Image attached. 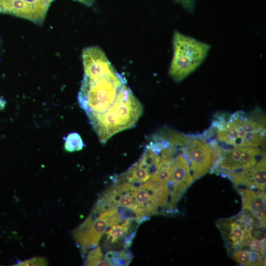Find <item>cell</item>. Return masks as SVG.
<instances>
[{
	"label": "cell",
	"mask_w": 266,
	"mask_h": 266,
	"mask_svg": "<svg viewBox=\"0 0 266 266\" xmlns=\"http://www.w3.org/2000/svg\"><path fill=\"white\" fill-rule=\"evenodd\" d=\"M150 177L149 171L137 162L117 177L116 183L128 182L138 185L148 181Z\"/></svg>",
	"instance_id": "2e32d148"
},
{
	"label": "cell",
	"mask_w": 266,
	"mask_h": 266,
	"mask_svg": "<svg viewBox=\"0 0 266 266\" xmlns=\"http://www.w3.org/2000/svg\"><path fill=\"white\" fill-rule=\"evenodd\" d=\"M174 158L168 159L161 158V160L158 165L156 170L152 174L150 179L160 183L167 185L171 176Z\"/></svg>",
	"instance_id": "ac0fdd59"
},
{
	"label": "cell",
	"mask_w": 266,
	"mask_h": 266,
	"mask_svg": "<svg viewBox=\"0 0 266 266\" xmlns=\"http://www.w3.org/2000/svg\"><path fill=\"white\" fill-rule=\"evenodd\" d=\"M126 82L116 69L93 77H83L77 99L89 119L105 112L114 103Z\"/></svg>",
	"instance_id": "3957f363"
},
{
	"label": "cell",
	"mask_w": 266,
	"mask_h": 266,
	"mask_svg": "<svg viewBox=\"0 0 266 266\" xmlns=\"http://www.w3.org/2000/svg\"><path fill=\"white\" fill-rule=\"evenodd\" d=\"M161 156L146 147L144 152L137 162L146 168L152 174L156 170L157 167L161 160Z\"/></svg>",
	"instance_id": "ffe728a7"
},
{
	"label": "cell",
	"mask_w": 266,
	"mask_h": 266,
	"mask_svg": "<svg viewBox=\"0 0 266 266\" xmlns=\"http://www.w3.org/2000/svg\"><path fill=\"white\" fill-rule=\"evenodd\" d=\"M85 144L79 133H71L65 137L64 148L66 151L73 152L82 149Z\"/></svg>",
	"instance_id": "44dd1931"
},
{
	"label": "cell",
	"mask_w": 266,
	"mask_h": 266,
	"mask_svg": "<svg viewBox=\"0 0 266 266\" xmlns=\"http://www.w3.org/2000/svg\"><path fill=\"white\" fill-rule=\"evenodd\" d=\"M242 208L254 215L261 222L266 224V194L264 190L248 188L239 189Z\"/></svg>",
	"instance_id": "9a60e30c"
},
{
	"label": "cell",
	"mask_w": 266,
	"mask_h": 266,
	"mask_svg": "<svg viewBox=\"0 0 266 266\" xmlns=\"http://www.w3.org/2000/svg\"><path fill=\"white\" fill-rule=\"evenodd\" d=\"M103 258L110 266H124L130 264L133 255L128 248L119 250H111L105 254Z\"/></svg>",
	"instance_id": "d6986e66"
},
{
	"label": "cell",
	"mask_w": 266,
	"mask_h": 266,
	"mask_svg": "<svg viewBox=\"0 0 266 266\" xmlns=\"http://www.w3.org/2000/svg\"><path fill=\"white\" fill-rule=\"evenodd\" d=\"M232 259L243 266H260L263 263L264 255L248 249H240L231 254Z\"/></svg>",
	"instance_id": "e0dca14e"
},
{
	"label": "cell",
	"mask_w": 266,
	"mask_h": 266,
	"mask_svg": "<svg viewBox=\"0 0 266 266\" xmlns=\"http://www.w3.org/2000/svg\"><path fill=\"white\" fill-rule=\"evenodd\" d=\"M86 264L88 266H110L104 260L101 249L98 246L89 252Z\"/></svg>",
	"instance_id": "7402d4cb"
},
{
	"label": "cell",
	"mask_w": 266,
	"mask_h": 266,
	"mask_svg": "<svg viewBox=\"0 0 266 266\" xmlns=\"http://www.w3.org/2000/svg\"><path fill=\"white\" fill-rule=\"evenodd\" d=\"M142 222L137 219H128L120 224L114 225L104 233V249H127L131 245L137 228Z\"/></svg>",
	"instance_id": "5bb4252c"
},
{
	"label": "cell",
	"mask_w": 266,
	"mask_h": 266,
	"mask_svg": "<svg viewBox=\"0 0 266 266\" xmlns=\"http://www.w3.org/2000/svg\"><path fill=\"white\" fill-rule=\"evenodd\" d=\"M122 222L121 212L117 208L99 213L93 212L75 232V239L80 245L94 247L108 228Z\"/></svg>",
	"instance_id": "52a82bcc"
},
{
	"label": "cell",
	"mask_w": 266,
	"mask_h": 266,
	"mask_svg": "<svg viewBox=\"0 0 266 266\" xmlns=\"http://www.w3.org/2000/svg\"><path fill=\"white\" fill-rule=\"evenodd\" d=\"M54 0H0V13L12 15L41 24Z\"/></svg>",
	"instance_id": "8fae6325"
},
{
	"label": "cell",
	"mask_w": 266,
	"mask_h": 266,
	"mask_svg": "<svg viewBox=\"0 0 266 266\" xmlns=\"http://www.w3.org/2000/svg\"><path fill=\"white\" fill-rule=\"evenodd\" d=\"M219 174L229 178L236 186L264 190L266 186V156L248 168L235 171H221Z\"/></svg>",
	"instance_id": "4fadbf2b"
},
{
	"label": "cell",
	"mask_w": 266,
	"mask_h": 266,
	"mask_svg": "<svg viewBox=\"0 0 266 266\" xmlns=\"http://www.w3.org/2000/svg\"><path fill=\"white\" fill-rule=\"evenodd\" d=\"M87 5H91L93 4L94 0H76Z\"/></svg>",
	"instance_id": "cb8c5ba5"
},
{
	"label": "cell",
	"mask_w": 266,
	"mask_h": 266,
	"mask_svg": "<svg viewBox=\"0 0 266 266\" xmlns=\"http://www.w3.org/2000/svg\"><path fill=\"white\" fill-rule=\"evenodd\" d=\"M184 153L179 154L173 160L171 176L167 184L169 190L167 213L173 212L177 202L194 181Z\"/></svg>",
	"instance_id": "7c38bea8"
},
{
	"label": "cell",
	"mask_w": 266,
	"mask_h": 266,
	"mask_svg": "<svg viewBox=\"0 0 266 266\" xmlns=\"http://www.w3.org/2000/svg\"><path fill=\"white\" fill-rule=\"evenodd\" d=\"M5 105L4 101L0 97V110L2 109Z\"/></svg>",
	"instance_id": "d4e9b609"
},
{
	"label": "cell",
	"mask_w": 266,
	"mask_h": 266,
	"mask_svg": "<svg viewBox=\"0 0 266 266\" xmlns=\"http://www.w3.org/2000/svg\"><path fill=\"white\" fill-rule=\"evenodd\" d=\"M265 242V238H260L249 236L245 246H247L248 250L264 255Z\"/></svg>",
	"instance_id": "603a6c76"
},
{
	"label": "cell",
	"mask_w": 266,
	"mask_h": 266,
	"mask_svg": "<svg viewBox=\"0 0 266 266\" xmlns=\"http://www.w3.org/2000/svg\"><path fill=\"white\" fill-rule=\"evenodd\" d=\"M133 194L138 215L144 221L151 215L166 212L169 200L167 185L149 179L136 186Z\"/></svg>",
	"instance_id": "8992f818"
},
{
	"label": "cell",
	"mask_w": 266,
	"mask_h": 266,
	"mask_svg": "<svg viewBox=\"0 0 266 266\" xmlns=\"http://www.w3.org/2000/svg\"><path fill=\"white\" fill-rule=\"evenodd\" d=\"M212 149L210 172L235 171L255 165L266 156L262 147L243 146L233 148L221 147L215 138L208 141Z\"/></svg>",
	"instance_id": "5b68a950"
},
{
	"label": "cell",
	"mask_w": 266,
	"mask_h": 266,
	"mask_svg": "<svg viewBox=\"0 0 266 266\" xmlns=\"http://www.w3.org/2000/svg\"><path fill=\"white\" fill-rule=\"evenodd\" d=\"M184 155L189 165L194 181L210 170L212 164V149L208 141L200 134L191 135L187 144Z\"/></svg>",
	"instance_id": "9c48e42d"
},
{
	"label": "cell",
	"mask_w": 266,
	"mask_h": 266,
	"mask_svg": "<svg viewBox=\"0 0 266 266\" xmlns=\"http://www.w3.org/2000/svg\"><path fill=\"white\" fill-rule=\"evenodd\" d=\"M135 187L136 185L128 182L116 183L101 194L94 209L100 213L117 207L127 208L135 211L143 221L138 215L135 202L133 193Z\"/></svg>",
	"instance_id": "30bf717a"
},
{
	"label": "cell",
	"mask_w": 266,
	"mask_h": 266,
	"mask_svg": "<svg viewBox=\"0 0 266 266\" xmlns=\"http://www.w3.org/2000/svg\"><path fill=\"white\" fill-rule=\"evenodd\" d=\"M216 225L230 255L244 247L253 229L242 211L234 216L218 219Z\"/></svg>",
	"instance_id": "ba28073f"
},
{
	"label": "cell",
	"mask_w": 266,
	"mask_h": 266,
	"mask_svg": "<svg viewBox=\"0 0 266 266\" xmlns=\"http://www.w3.org/2000/svg\"><path fill=\"white\" fill-rule=\"evenodd\" d=\"M173 56L169 75L179 82L193 72L204 61L210 45L194 37L175 31L172 38Z\"/></svg>",
	"instance_id": "277c9868"
},
{
	"label": "cell",
	"mask_w": 266,
	"mask_h": 266,
	"mask_svg": "<svg viewBox=\"0 0 266 266\" xmlns=\"http://www.w3.org/2000/svg\"><path fill=\"white\" fill-rule=\"evenodd\" d=\"M142 111L141 103L125 83L113 105L89 121L100 141L105 143L115 134L133 127Z\"/></svg>",
	"instance_id": "7a4b0ae2"
},
{
	"label": "cell",
	"mask_w": 266,
	"mask_h": 266,
	"mask_svg": "<svg viewBox=\"0 0 266 266\" xmlns=\"http://www.w3.org/2000/svg\"><path fill=\"white\" fill-rule=\"evenodd\" d=\"M213 137L223 148L264 147L266 141V116L259 107L249 112L232 114L217 113L210 127Z\"/></svg>",
	"instance_id": "6da1fadb"
}]
</instances>
